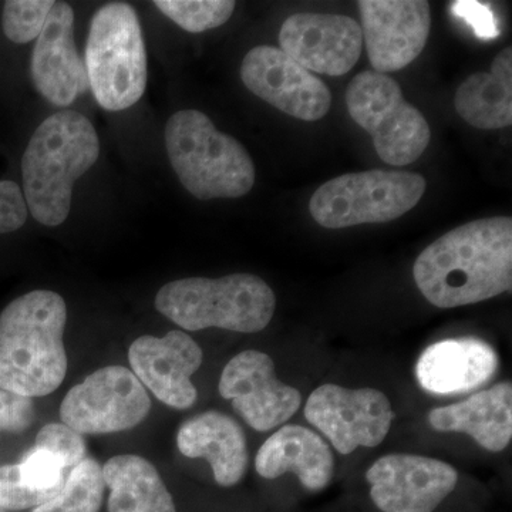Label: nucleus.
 Instances as JSON below:
<instances>
[{"instance_id":"1","label":"nucleus","mask_w":512,"mask_h":512,"mask_svg":"<svg viewBox=\"0 0 512 512\" xmlns=\"http://www.w3.org/2000/svg\"><path fill=\"white\" fill-rule=\"evenodd\" d=\"M414 281L441 309L487 301L512 288V220L468 222L434 241L414 262Z\"/></svg>"},{"instance_id":"2","label":"nucleus","mask_w":512,"mask_h":512,"mask_svg":"<svg viewBox=\"0 0 512 512\" xmlns=\"http://www.w3.org/2000/svg\"><path fill=\"white\" fill-rule=\"evenodd\" d=\"M66 322V302L45 289L25 293L3 309L0 390L32 399L59 389L67 373Z\"/></svg>"},{"instance_id":"3","label":"nucleus","mask_w":512,"mask_h":512,"mask_svg":"<svg viewBox=\"0 0 512 512\" xmlns=\"http://www.w3.org/2000/svg\"><path fill=\"white\" fill-rule=\"evenodd\" d=\"M99 156L96 128L77 111H57L36 128L22 158V191L39 224L59 227L67 220L74 183Z\"/></svg>"},{"instance_id":"4","label":"nucleus","mask_w":512,"mask_h":512,"mask_svg":"<svg viewBox=\"0 0 512 512\" xmlns=\"http://www.w3.org/2000/svg\"><path fill=\"white\" fill-rule=\"evenodd\" d=\"M164 140L174 173L197 200L244 197L254 188L255 165L248 151L202 111L174 113Z\"/></svg>"},{"instance_id":"5","label":"nucleus","mask_w":512,"mask_h":512,"mask_svg":"<svg viewBox=\"0 0 512 512\" xmlns=\"http://www.w3.org/2000/svg\"><path fill=\"white\" fill-rule=\"evenodd\" d=\"M154 305L165 318L191 332L218 328L258 333L274 318L276 296L259 276L234 274L168 282L157 292Z\"/></svg>"},{"instance_id":"6","label":"nucleus","mask_w":512,"mask_h":512,"mask_svg":"<svg viewBox=\"0 0 512 512\" xmlns=\"http://www.w3.org/2000/svg\"><path fill=\"white\" fill-rule=\"evenodd\" d=\"M84 66L94 99L104 110L130 109L144 96L147 49L137 10L130 3H106L94 13Z\"/></svg>"},{"instance_id":"7","label":"nucleus","mask_w":512,"mask_h":512,"mask_svg":"<svg viewBox=\"0 0 512 512\" xmlns=\"http://www.w3.org/2000/svg\"><path fill=\"white\" fill-rule=\"evenodd\" d=\"M426 187L424 177L406 171L340 175L315 191L309 211L313 220L329 229L382 224L413 210Z\"/></svg>"},{"instance_id":"8","label":"nucleus","mask_w":512,"mask_h":512,"mask_svg":"<svg viewBox=\"0 0 512 512\" xmlns=\"http://www.w3.org/2000/svg\"><path fill=\"white\" fill-rule=\"evenodd\" d=\"M346 104L353 121L372 136L384 163L412 164L429 147L426 117L404 99L400 84L387 74H357L346 90Z\"/></svg>"},{"instance_id":"9","label":"nucleus","mask_w":512,"mask_h":512,"mask_svg":"<svg viewBox=\"0 0 512 512\" xmlns=\"http://www.w3.org/2000/svg\"><path fill=\"white\" fill-rule=\"evenodd\" d=\"M146 387L124 366H106L76 384L60 406L63 424L82 434L134 429L150 413Z\"/></svg>"},{"instance_id":"10","label":"nucleus","mask_w":512,"mask_h":512,"mask_svg":"<svg viewBox=\"0 0 512 512\" xmlns=\"http://www.w3.org/2000/svg\"><path fill=\"white\" fill-rule=\"evenodd\" d=\"M305 417L322 431L340 454L357 447H377L389 434L394 420L392 403L376 389H346L323 384L313 390Z\"/></svg>"},{"instance_id":"11","label":"nucleus","mask_w":512,"mask_h":512,"mask_svg":"<svg viewBox=\"0 0 512 512\" xmlns=\"http://www.w3.org/2000/svg\"><path fill=\"white\" fill-rule=\"evenodd\" d=\"M241 79L249 92L298 120L323 119L332 106L329 87L278 47L249 50Z\"/></svg>"},{"instance_id":"12","label":"nucleus","mask_w":512,"mask_h":512,"mask_svg":"<svg viewBox=\"0 0 512 512\" xmlns=\"http://www.w3.org/2000/svg\"><path fill=\"white\" fill-rule=\"evenodd\" d=\"M218 390L251 429L269 431L298 412L302 394L276 377L271 356L244 350L232 357L221 373Z\"/></svg>"},{"instance_id":"13","label":"nucleus","mask_w":512,"mask_h":512,"mask_svg":"<svg viewBox=\"0 0 512 512\" xmlns=\"http://www.w3.org/2000/svg\"><path fill=\"white\" fill-rule=\"evenodd\" d=\"M366 480L383 512H434L453 493L458 473L436 458L389 454L367 470Z\"/></svg>"},{"instance_id":"14","label":"nucleus","mask_w":512,"mask_h":512,"mask_svg":"<svg viewBox=\"0 0 512 512\" xmlns=\"http://www.w3.org/2000/svg\"><path fill=\"white\" fill-rule=\"evenodd\" d=\"M362 36L377 73H392L413 63L430 35L429 2L424 0H360Z\"/></svg>"},{"instance_id":"15","label":"nucleus","mask_w":512,"mask_h":512,"mask_svg":"<svg viewBox=\"0 0 512 512\" xmlns=\"http://www.w3.org/2000/svg\"><path fill=\"white\" fill-rule=\"evenodd\" d=\"M200 345L181 330L141 336L128 349L131 372L160 402L171 409H190L198 392L191 377L202 365Z\"/></svg>"},{"instance_id":"16","label":"nucleus","mask_w":512,"mask_h":512,"mask_svg":"<svg viewBox=\"0 0 512 512\" xmlns=\"http://www.w3.org/2000/svg\"><path fill=\"white\" fill-rule=\"evenodd\" d=\"M279 45L311 73L343 76L362 53V29L348 16L298 13L282 25Z\"/></svg>"},{"instance_id":"17","label":"nucleus","mask_w":512,"mask_h":512,"mask_svg":"<svg viewBox=\"0 0 512 512\" xmlns=\"http://www.w3.org/2000/svg\"><path fill=\"white\" fill-rule=\"evenodd\" d=\"M32 80L40 96L56 107L72 106L90 89L86 66L74 43V12L55 2L33 49Z\"/></svg>"},{"instance_id":"18","label":"nucleus","mask_w":512,"mask_h":512,"mask_svg":"<svg viewBox=\"0 0 512 512\" xmlns=\"http://www.w3.org/2000/svg\"><path fill=\"white\" fill-rule=\"evenodd\" d=\"M497 367V353L484 340L446 339L421 353L416 377L426 392L448 396L478 389L494 376Z\"/></svg>"},{"instance_id":"19","label":"nucleus","mask_w":512,"mask_h":512,"mask_svg":"<svg viewBox=\"0 0 512 512\" xmlns=\"http://www.w3.org/2000/svg\"><path fill=\"white\" fill-rule=\"evenodd\" d=\"M255 470L266 480L295 474L306 490L318 493L328 487L335 474V457L329 444L315 431L289 424L259 448Z\"/></svg>"},{"instance_id":"20","label":"nucleus","mask_w":512,"mask_h":512,"mask_svg":"<svg viewBox=\"0 0 512 512\" xmlns=\"http://www.w3.org/2000/svg\"><path fill=\"white\" fill-rule=\"evenodd\" d=\"M177 446L183 456L204 458L221 487L237 485L248 467L244 430L228 414L210 410L191 417L180 427Z\"/></svg>"},{"instance_id":"21","label":"nucleus","mask_w":512,"mask_h":512,"mask_svg":"<svg viewBox=\"0 0 512 512\" xmlns=\"http://www.w3.org/2000/svg\"><path fill=\"white\" fill-rule=\"evenodd\" d=\"M427 417L440 433L468 434L478 446L500 453L512 439V384H495L464 402L437 407Z\"/></svg>"},{"instance_id":"22","label":"nucleus","mask_w":512,"mask_h":512,"mask_svg":"<svg viewBox=\"0 0 512 512\" xmlns=\"http://www.w3.org/2000/svg\"><path fill=\"white\" fill-rule=\"evenodd\" d=\"M454 106L461 119L480 130L512 124V50L495 57L490 72L471 74L458 87Z\"/></svg>"},{"instance_id":"23","label":"nucleus","mask_w":512,"mask_h":512,"mask_svg":"<svg viewBox=\"0 0 512 512\" xmlns=\"http://www.w3.org/2000/svg\"><path fill=\"white\" fill-rule=\"evenodd\" d=\"M103 478L110 488L109 512H177L173 495L146 458L136 454L111 457L103 466Z\"/></svg>"},{"instance_id":"24","label":"nucleus","mask_w":512,"mask_h":512,"mask_svg":"<svg viewBox=\"0 0 512 512\" xmlns=\"http://www.w3.org/2000/svg\"><path fill=\"white\" fill-rule=\"evenodd\" d=\"M66 471L55 454L33 447L19 464L0 467V508L23 511L40 507L62 490Z\"/></svg>"},{"instance_id":"25","label":"nucleus","mask_w":512,"mask_h":512,"mask_svg":"<svg viewBox=\"0 0 512 512\" xmlns=\"http://www.w3.org/2000/svg\"><path fill=\"white\" fill-rule=\"evenodd\" d=\"M103 467L86 458L70 470L62 490L32 512H99L104 497Z\"/></svg>"},{"instance_id":"26","label":"nucleus","mask_w":512,"mask_h":512,"mask_svg":"<svg viewBox=\"0 0 512 512\" xmlns=\"http://www.w3.org/2000/svg\"><path fill=\"white\" fill-rule=\"evenodd\" d=\"M154 6L185 32L201 33L225 25L237 3L232 0H156Z\"/></svg>"},{"instance_id":"27","label":"nucleus","mask_w":512,"mask_h":512,"mask_svg":"<svg viewBox=\"0 0 512 512\" xmlns=\"http://www.w3.org/2000/svg\"><path fill=\"white\" fill-rule=\"evenodd\" d=\"M53 0H8L3 5V32L10 42H32L45 28L47 16L52 10Z\"/></svg>"},{"instance_id":"28","label":"nucleus","mask_w":512,"mask_h":512,"mask_svg":"<svg viewBox=\"0 0 512 512\" xmlns=\"http://www.w3.org/2000/svg\"><path fill=\"white\" fill-rule=\"evenodd\" d=\"M35 447L55 454L69 471L87 458L86 443L82 434L63 423L43 426L37 434Z\"/></svg>"},{"instance_id":"29","label":"nucleus","mask_w":512,"mask_h":512,"mask_svg":"<svg viewBox=\"0 0 512 512\" xmlns=\"http://www.w3.org/2000/svg\"><path fill=\"white\" fill-rule=\"evenodd\" d=\"M28 215L22 188L13 181H0V234L18 231L26 224Z\"/></svg>"},{"instance_id":"30","label":"nucleus","mask_w":512,"mask_h":512,"mask_svg":"<svg viewBox=\"0 0 512 512\" xmlns=\"http://www.w3.org/2000/svg\"><path fill=\"white\" fill-rule=\"evenodd\" d=\"M35 421V404L29 397L0 390V431L20 433Z\"/></svg>"}]
</instances>
